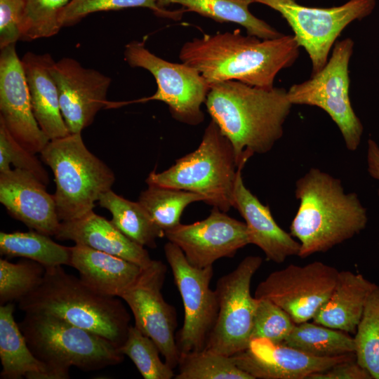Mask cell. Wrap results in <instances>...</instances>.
<instances>
[{
  "instance_id": "1",
  "label": "cell",
  "mask_w": 379,
  "mask_h": 379,
  "mask_svg": "<svg viewBox=\"0 0 379 379\" xmlns=\"http://www.w3.org/2000/svg\"><path fill=\"white\" fill-rule=\"evenodd\" d=\"M299 48L293 35L262 39L234 30L205 34L185 42L179 58L197 69L210 86L236 80L272 88L277 74L295 62Z\"/></svg>"
},
{
  "instance_id": "2",
  "label": "cell",
  "mask_w": 379,
  "mask_h": 379,
  "mask_svg": "<svg viewBox=\"0 0 379 379\" xmlns=\"http://www.w3.org/2000/svg\"><path fill=\"white\" fill-rule=\"evenodd\" d=\"M204 104L231 142L238 166L272 149L293 106L284 88H262L236 80L211 85Z\"/></svg>"
},
{
  "instance_id": "3",
  "label": "cell",
  "mask_w": 379,
  "mask_h": 379,
  "mask_svg": "<svg viewBox=\"0 0 379 379\" xmlns=\"http://www.w3.org/2000/svg\"><path fill=\"white\" fill-rule=\"evenodd\" d=\"M298 209L290 234L300 244L298 257L324 253L360 233L366 209L354 192L346 193L340 179L311 168L295 182Z\"/></svg>"
},
{
  "instance_id": "4",
  "label": "cell",
  "mask_w": 379,
  "mask_h": 379,
  "mask_svg": "<svg viewBox=\"0 0 379 379\" xmlns=\"http://www.w3.org/2000/svg\"><path fill=\"white\" fill-rule=\"evenodd\" d=\"M18 307L25 313L62 319L119 348L130 327V314L119 297L96 292L62 266L46 267L41 284L18 301Z\"/></svg>"
},
{
  "instance_id": "5",
  "label": "cell",
  "mask_w": 379,
  "mask_h": 379,
  "mask_svg": "<svg viewBox=\"0 0 379 379\" xmlns=\"http://www.w3.org/2000/svg\"><path fill=\"white\" fill-rule=\"evenodd\" d=\"M244 166H238L231 142L211 120L194 151L164 171H152L146 182L197 193L226 213L234 206L237 180Z\"/></svg>"
},
{
  "instance_id": "6",
  "label": "cell",
  "mask_w": 379,
  "mask_h": 379,
  "mask_svg": "<svg viewBox=\"0 0 379 379\" xmlns=\"http://www.w3.org/2000/svg\"><path fill=\"white\" fill-rule=\"evenodd\" d=\"M18 325L32 352L56 379L69 378L72 366L94 371L124 359L107 339L55 316L25 313Z\"/></svg>"
},
{
  "instance_id": "7",
  "label": "cell",
  "mask_w": 379,
  "mask_h": 379,
  "mask_svg": "<svg viewBox=\"0 0 379 379\" xmlns=\"http://www.w3.org/2000/svg\"><path fill=\"white\" fill-rule=\"evenodd\" d=\"M40 154L54 175L53 197L61 222L93 211L95 201L115 181L114 172L86 147L81 133L50 140Z\"/></svg>"
},
{
  "instance_id": "8",
  "label": "cell",
  "mask_w": 379,
  "mask_h": 379,
  "mask_svg": "<svg viewBox=\"0 0 379 379\" xmlns=\"http://www.w3.org/2000/svg\"><path fill=\"white\" fill-rule=\"evenodd\" d=\"M351 38L336 41L326 65L310 79L287 91L291 103L315 106L326 112L338 129L347 149L359 146L364 127L350 99L349 63L354 51Z\"/></svg>"
},
{
  "instance_id": "9",
  "label": "cell",
  "mask_w": 379,
  "mask_h": 379,
  "mask_svg": "<svg viewBox=\"0 0 379 379\" xmlns=\"http://www.w3.org/2000/svg\"><path fill=\"white\" fill-rule=\"evenodd\" d=\"M279 12L293 32L312 62V75L326 65L336 39L345 27L374 10L375 0H349L329 8L305 6L295 0H254Z\"/></svg>"
},
{
  "instance_id": "10",
  "label": "cell",
  "mask_w": 379,
  "mask_h": 379,
  "mask_svg": "<svg viewBox=\"0 0 379 379\" xmlns=\"http://www.w3.org/2000/svg\"><path fill=\"white\" fill-rule=\"evenodd\" d=\"M124 55L131 67L149 72L157 84L154 95L129 103L162 101L176 121L191 126L203 122L204 114L201 107L205 103L211 86L197 69L183 62H171L157 56L145 47V41L127 44Z\"/></svg>"
},
{
  "instance_id": "11",
  "label": "cell",
  "mask_w": 379,
  "mask_h": 379,
  "mask_svg": "<svg viewBox=\"0 0 379 379\" xmlns=\"http://www.w3.org/2000/svg\"><path fill=\"white\" fill-rule=\"evenodd\" d=\"M262 263L260 256H247L218 280V312L205 349L232 357L248 347L257 303L251 294V284Z\"/></svg>"
},
{
  "instance_id": "12",
  "label": "cell",
  "mask_w": 379,
  "mask_h": 379,
  "mask_svg": "<svg viewBox=\"0 0 379 379\" xmlns=\"http://www.w3.org/2000/svg\"><path fill=\"white\" fill-rule=\"evenodd\" d=\"M164 254L184 306V321L178 338L180 353L205 349L215 323L218 304L215 290L210 287L213 266L198 268L192 265L180 248L171 241Z\"/></svg>"
},
{
  "instance_id": "13",
  "label": "cell",
  "mask_w": 379,
  "mask_h": 379,
  "mask_svg": "<svg viewBox=\"0 0 379 379\" xmlns=\"http://www.w3.org/2000/svg\"><path fill=\"white\" fill-rule=\"evenodd\" d=\"M338 272L320 261L304 266L291 264L270 274L258 285L254 297L272 301L295 324L308 321L328 300Z\"/></svg>"
},
{
  "instance_id": "14",
  "label": "cell",
  "mask_w": 379,
  "mask_h": 379,
  "mask_svg": "<svg viewBox=\"0 0 379 379\" xmlns=\"http://www.w3.org/2000/svg\"><path fill=\"white\" fill-rule=\"evenodd\" d=\"M166 272L162 261L153 260L142 269L138 279L121 298L131 309L135 326L155 343L165 362L175 368L180 352L175 336V310L164 300L161 291Z\"/></svg>"
},
{
  "instance_id": "15",
  "label": "cell",
  "mask_w": 379,
  "mask_h": 379,
  "mask_svg": "<svg viewBox=\"0 0 379 379\" xmlns=\"http://www.w3.org/2000/svg\"><path fill=\"white\" fill-rule=\"evenodd\" d=\"M168 241L178 246L193 266H213L222 258H232L250 244L245 222L225 212L213 208L204 220L192 224H181L164 232Z\"/></svg>"
},
{
  "instance_id": "16",
  "label": "cell",
  "mask_w": 379,
  "mask_h": 379,
  "mask_svg": "<svg viewBox=\"0 0 379 379\" xmlns=\"http://www.w3.org/2000/svg\"><path fill=\"white\" fill-rule=\"evenodd\" d=\"M55 81L60 111L69 133H81L98 112L109 107L107 93L111 79L83 67L78 61L63 58L51 67Z\"/></svg>"
},
{
  "instance_id": "17",
  "label": "cell",
  "mask_w": 379,
  "mask_h": 379,
  "mask_svg": "<svg viewBox=\"0 0 379 379\" xmlns=\"http://www.w3.org/2000/svg\"><path fill=\"white\" fill-rule=\"evenodd\" d=\"M0 121L19 144L33 154L40 153L50 140L34 117L15 44L1 49Z\"/></svg>"
},
{
  "instance_id": "18",
  "label": "cell",
  "mask_w": 379,
  "mask_h": 379,
  "mask_svg": "<svg viewBox=\"0 0 379 379\" xmlns=\"http://www.w3.org/2000/svg\"><path fill=\"white\" fill-rule=\"evenodd\" d=\"M236 365L253 379H307L341 361L356 358L355 353L317 357L284 343L267 338L251 340L248 347L233 356Z\"/></svg>"
},
{
  "instance_id": "19",
  "label": "cell",
  "mask_w": 379,
  "mask_h": 379,
  "mask_svg": "<svg viewBox=\"0 0 379 379\" xmlns=\"http://www.w3.org/2000/svg\"><path fill=\"white\" fill-rule=\"evenodd\" d=\"M0 202L29 229L55 235L61 221L53 194L32 173L19 168L0 172Z\"/></svg>"
},
{
  "instance_id": "20",
  "label": "cell",
  "mask_w": 379,
  "mask_h": 379,
  "mask_svg": "<svg viewBox=\"0 0 379 379\" xmlns=\"http://www.w3.org/2000/svg\"><path fill=\"white\" fill-rule=\"evenodd\" d=\"M234 208L245 220L250 244L259 247L267 260L281 263L298 255V241L278 225L269 206L262 204L244 185L241 171L237 180Z\"/></svg>"
},
{
  "instance_id": "21",
  "label": "cell",
  "mask_w": 379,
  "mask_h": 379,
  "mask_svg": "<svg viewBox=\"0 0 379 379\" xmlns=\"http://www.w3.org/2000/svg\"><path fill=\"white\" fill-rule=\"evenodd\" d=\"M55 237L122 258L141 267H147L153 260L145 247L93 211L78 219L62 221Z\"/></svg>"
},
{
  "instance_id": "22",
  "label": "cell",
  "mask_w": 379,
  "mask_h": 379,
  "mask_svg": "<svg viewBox=\"0 0 379 379\" xmlns=\"http://www.w3.org/2000/svg\"><path fill=\"white\" fill-rule=\"evenodd\" d=\"M34 117L49 140L69 134L63 119L58 91L51 74L50 54L26 53L21 59Z\"/></svg>"
},
{
  "instance_id": "23",
  "label": "cell",
  "mask_w": 379,
  "mask_h": 379,
  "mask_svg": "<svg viewBox=\"0 0 379 379\" xmlns=\"http://www.w3.org/2000/svg\"><path fill=\"white\" fill-rule=\"evenodd\" d=\"M69 266L79 273V278L98 293L121 298L135 281L140 266L122 258L88 246L71 247Z\"/></svg>"
},
{
  "instance_id": "24",
  "label": "cell",
  "mask_w": 379,
  "mask_h": 379,
  "mask_svg": "<svg viewBox=\"0 0 379 379\" xmlns=\"http://www.w3.org/2000/svg\"><path fill=\"white\" fill-rule=\"evenodd\" d=\"M376 286L361 274L339 272L334 288L313 318L314 322L347 333H356L367 298Z\"/></svg>"
},
{
  "instance_id": "25",
  "label": "cell",
  "mask_w": 379,
  "mask_h": 379,
  "mask_svg": "<svg viewBox=\"0 0 379 379\" xmlns=\"http://www.w3.org/2000/svg\"><path fill=\"white\" fill-rule=\"evenodd\" d=\"M15 305L0 306V359L3 379H56L55 374L29 349L14 319Z\"/></svg>"
},
{
  "instance_id": "26",
  "label": "cell",
  "mask_w": 379,
  "mask_h": 379,
  "mask_svg": "<svg viewBox=\"0 0 379 379\" xmlns=\"http://www.w3.org/2000/svg\"><path fill=\"white\" fill-rule=\"evenodd\" d=\"M162 8L179 4L187 12L192 11L220 22H234L242 26L247 34L262 39H276L284 34L264 20L253 15L249 6L254 0H157Z\"/></svg>"
},
{
  "instance_id": "27",
  "label": "cell",
  "mask_w": 379,
  "mask_h": 379,
  "mask_svg": "<svg viewBox=\"0 0 379 379\" xmlns=\"http://www.w3.org/2000/svg\"><path fill=\"white\" fill-rule=\"evenodd\" d=\"M98 202L112 213V222L138 244L154 248L157 239L164 236V232L138 201H130L110 190L100 196Z\"/></svg>"
},
{
  "instance_id": "28",
  "label": "cell",
  "mask_w": 379,
  "mask_h": 379,
  "mask_svg": "<svg viewBox=\"0 0 379 379\" xmlns=\"http://www.w3.org/2000/svg\"><path fill=\"white\" fill-rule=\"evenodd\" d=\"M0 253L7 258L22 257L36 261L45 268L69 265L71 247L53 241L36 231L0 232Z\"/></svg>"
},
{
  "instance_id": "29",
  "label": "cell",
  "mask_w": 379,
  "mask_h": 379,
  "mask_svg": "<svg viewBox=\"0 0 379 379\" xmlns=\"http://www.w3.org/2000/svg\"><path fill=\"white\" fill-rule=\"evenodd\" d=\"M284 344L317 357L355 352L354 338L347 333L308 321L295 324Z\"/></svg>"
},
{
  "instance_id": "30",
  "label": "cell",
  "mask_w": 379,
  "mask_h": 379,
  "mask_svg": "<svg viewBox=\"0 0 379 379\" xmlns=\"http://www.w3.org/2000/svg\"><path fill=\"white\" fill-rule=\"evenodd\" d=\"M154 222L164 232L180 223L185 208L193 202L205 201L197 193L175 188L148 185L138 199Z\"/></svg>"
},
{
  "instance_id": "31",
  "label": "cell",
  "mask_w": 379,
  "mask_h": 379,
  "mask_svg": "<svg viewBox=\"0 0 379 379\" xmlns=\"http://www.w3.org/2000/svg\"><path fill=\"white\" fill-rule=\"evenodd\" d=\"M175 379H253L232 357L204 349L180 353Z\"/></svg>"
},
{
  "instance_id": "32",
  "label": "cell",
  "mask_w": 379,
  "mask_h": 379,
  "mask_svg": "<svg viewBox=\"0 0 379 379\" xmlns=\"http://www.w3.org/2000/svg\"><path fill=\"white\" fill-rule=\"evenodd\" d=\"M354 338L357 363L379 379V286L369 294Z\"/></svg>"
},
{
  "instance_id": "33",
  "label": "cell",
  "mask_w": 379,
  "mask_h": 379,
  "mask_svg": "<svg viewBox=\"0 0 379 379\" xmlns=\"http://www.w3.org/2000/svg\"><path fill=\"white\" fill-rule=\"evenodd\" d=\"M128 357L145 379H171L173 368L159 357L155 343L135 326H130L126 339L119 348Z\"/></svg>"
},
{
  "instance_id": "34",
  "label": "cell",
  "mask_w": 379,
  "mask_h": 379,
  "mask_svg": "<svg viewBox=\"0 0 379 379\" xmlns=\"http://www.w3.org/2000/svg\"><path fill=\"white\" fill-rule=\"evenodd\" d=\"M142 7L150 9L158 17L180 20L187 11L184 8L168 10L160 7L157 0H71L60 14L61 27L71 25L95 12Z\"/></svg>"
},
{
  "instance_id": "35",
  "label": "cell",
  "mask_w": 379,
  "mask_h": 379,
  "mask_svg": "<svg viewBox=\"0 0 379 379\" xmlns=\"http://www.w3.org/2000/svg\"><path fill=\"white\" fill-rule=\"evenodd\" d=\"M46 268L40 263L24 260L13 263L0 259V303L19 301L41 282Z\"/></svg>"
},
{
  "instance_id": "36",
  "label": "cell",
  "mask_w": 379,
  "mask_h": 379,
  "mask_svg": "<svg viewBox=\"0 0 379 379\" xmlns=\"http://www.w3.org/2000/svg\"><path fill=\"white\" fill-rule=\"evenodd\" d=\"M71 0H24L22 39L50 37L62 27L59 17Z\"/></svg>"
},
{
  "instance_id": "37",
  "label": "cell",
  "mask_w": 379,
  "mask_h": 379,
  "mask_svg": "<svg viewBox=\"0 0 379 379\" xmlns=\"http://www.w3.org/2000/svg\"><path fill=\"white\" fill-rule=\"evenodd\" d=\"M256 299L251 339L264 338L276 343H283L295 324L286 311L272 301Z\"/></svg>"
},
{
  "instance_id": "38",
  "label": "cell",
  "mask_w": 379,
  "mask_h": 379,
  "mask_svg": "<svg viewBox=\"0 0 379 379\" xmlns=\"http://www.w3.org/2000/svg\"><path fill=\"white\" fill-rule=\"evenodd\" d=\"M14 168L27 171L36 176L46 186L49 184V176L35 154L19 144L0 121V172Z\"/></svg>"
},
{
  "instance_id": "39",
  "label": "cell",
  "mask_w": 379,
  "mask_h": 379,
  "mask_svg": "<svg viewBox=\"0 0 379 379\" xmlns=\"http://www.w3.org/2000/svg\"><path fill=\"white\" fill-rule=\"evenodd\" d=\"M24 0H0V48L22 38Z\"/></svg>"
},
{
  "instance_id": "40",
  "label": "cell",
  "mask_w": 379,
  "mask_h": 379,
  "mask_svg": "<svg viewBox=\"0 0 379 379\" xmlns=\"http://www.w3.org/2000/svg\"><path fill=\"white\" fill-rule=\"evenodd\" d=\"M371 375L356 359L341 361L326 371L310 375L307 379H371Z\"/></svg>"
},
{
  "instance_id": "41",
  "label": "cell",
  "mask_w": 379,
  "mask_h": 379,
  "mask_svg": "<svg viewBox=\"0 0 379 379\" xmlns=\"http://www.w3.org/2000/svg\"><path fill=\"white\" fill-rule=\"evenodd\" d=\"M367 164L369 175L379 182V146L372 139L368 140Z\"/></svg>"
}]
</instances>
